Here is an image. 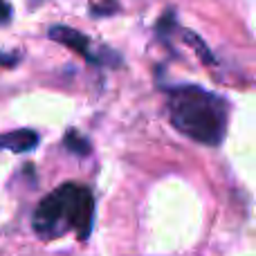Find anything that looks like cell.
<instances>
[{
  "instance_id": "1",
  "label": "cell",
  "mask_w": 256,
  "mask_h": 256,
  "mask_svg": "<svg viewBox=\"0 0 256 256\" xmlns=\"http://www.w3.org/2000/svg\"><path fill=\"white\" fill-rule=\"evenodd\" d=\"M168 117L182 135L218 146L227 130V102L200 86H176L168 88Z\"/></svg>"
},
{
  "instance_id": "2",
  "label": "cell",
  "mask_w": 256,
  "mask_h": 256,
  "mask_svg": "<svg viewBox=\"0 0 256 256\" xmlns=\"http://www.w3.org/2000/svg\"><path fill=\"white\" fill-rule=\"evenodd\" d=\"M94 222V198L88 186L61 184L50 196L40 200L34 212V232L45 240L74 232L81 240H86L92 232Z\"/></svg>"
},
{
  "instance_id": "3",
  "label": "cell",
  "mask_w": 256,
  "mask_h": 256,
  "mask_svg": "<svg viewBox=\"0 0 256 256\" xmlns=\"http://www.w3.org/2000/svg\"><path fill=\"white\" fill-rule=\"evenodd\" d=\"M48 36L52 40H56V43L66 45V48H70L74 54H79V56H84L88 63H97L99 58L94 56L92 52H90V38L86 34H81V32L72 30V27H66V25H54L50 27Z\"/></svg>"
},
{
  "instance_id": "4",
  "label": "cell",
  "mask_w": 256,
  "mask_h": 256,
  "mask_svg": "<svg viewBox=\"0 0 256 256\" xmlns=\"http://www.w3.org/2000/svg\"><path fill=\"white\" fill-rule=\"evenodd\" d=\"M36 146H38V135L30 128H20V130L0 135V148H7L12 153H30Z\"/></svg>"
},
{
  "instance_id": "5",
  "label": "cell",
  "mask_w": 256,
  "mask_h": 256,
  "mask_svg": "<svg viewBox=\"0 0 256 256\" xmlns=\"http://www.w3.org/2000/svg\"><path fill=\"white\" fill-rule=\"evenodd\" d=\"M63 144H66L68 150H72V153H76V155H88L90 153V142L76 130H68Z\"/></svg>"
},
{
  "instance_id": "6",
  "label": "cell",
  "mask_w": 256,
  "mask_h": 256,
  "mask_svg": "<svg viewBox=\"0 0 256 256\" xmlns=\"http://www.w3.org/2000/svg\"><path fill=\"white\" fill-rule=\"evenodd\" d=\"M184 36H186V40H189V43L196 48V52H198V56H200V58H204V61H207V63H214V56H212V54H209L207 45H204L202 40H198L194 34H191V32H186V30H184Z\"/></svg>"
},
{
  "instance_id": "7",
  "label": "cell",
  "mask_w": 256,
  "mask_h": 256,
  "mask_svg": "<svg viewBox=\"0 0 256 256\" xmlns=\"http://www.w3.org/2000/svg\"><path fill=\"white\" fill-rule=\"evenodd\" d=\"M117 4L115 2H106V4H90L92 16H104V12H115Z\"/></svg>"
},
{
  "instance_id": "8",
  "label": "cell",
  "mask_w": 256,
  "mask_h": 256,
  "mask_svg": "<svg viewBox=\"0 0 256 256\" xmlns=\"http://www.w3.org/2000/svg\"><path fill=\"white\" fill-rule=\"evenodd\" d=\"M18 61H20V56H18V54H4V52H0V66H2V68H14Z\"/></svg>"
},
{
  "instance_id": "9",
  "label": "cell",
  "mask_w": 256,
  "mask_h": 256,
  "mask_svg": "<svg viewBox=\"0 0 256 256\" xmlns=\"http://www.w3.org/2000/svg\"><path fill=\"white\" fill-rule=\"evenodd\" d=\"M9 18H12V7H9L4 0H0V25H2V22H7Z\"/></svg>"
}]
</instances>
